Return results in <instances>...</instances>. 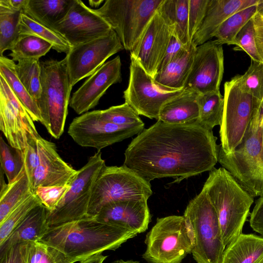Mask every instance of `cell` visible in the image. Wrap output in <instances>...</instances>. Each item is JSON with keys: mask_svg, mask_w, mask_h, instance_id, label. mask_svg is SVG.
Segmentation results:
<instances>
[{"mask_svg": "<svg viewBox=\"0 0 263 263\" xmlns=\"http://www.w3.org/2000/svg\"><path fill=\"white\" fill-rule=\"evenodd\" d=\"M196 47L191 43L190 47L183 49L174 60L159 70L153 78L155 84L160 89L168 91L183 89Z\"/></svg>", "mask_w": 263, "mask_h": 263, "instance_id": "603a6c76", "label": "cell"}, {"mask_svg": "<svg viewBox=\"0 0 263 263\" xmlns=\"http://www.w3.org/2000/svg\"><path fill=\"white\" fill-rule=\"evenodd\" d=\"M15 71L19 80L39 108L42 96L40 61L39 59L21 60L15 65Z\"/></svg>", "mask_w": 263, "mask_h": 263, "instance_id": "836d02e7", "label": "cell"}, {"mask_svg": "<svg viewBox=\"0 0 263 263\" xmlns=\"http://www.w3.org/2000/svg\"><path fill=\"white\" fill-rule=\"evenodd\" d=\"M21 35H33L49 43L52 49L58 52L68 53L73 47L61 34L22 12L19 23Z\"/></svg>", "mask_w": 263, "mask_h": 263, "instance_id": "4dcf8cb0", "label": "cell"}, {"mask_svg": "<svg viewBox=\"0 0 263 263\" xmlns=\"http://www.w3.org/2000/svg\"><path fill=\"white\" fill-rule=\"evenodd\" d=\"M189 0H163L158 11L174 35L183 45L190 46L189 34Z\"/></svg>", "mask_w": 263, "mask_h": 263, "instance_id": "83f0119b", "label": "cell"}, {"mask_svg": "<svg viewBox=\"0 0 263 263\" xmlns=\"http://www.w3.org/2000/svg\"><path fill=\"white\" fill-rule=\"evenodd\" d=\"M70 184L39 186L33 190V193L50 212L53 211L64 198L69 189Z\"/></svg>", "mask_w": 263, "mask_h": 263, "instance_id": "7bdbcfd3", "label": "cell"}, {"mask_svg": "<svg viewBox=\"0 0 263 263\" xmlns=\"http://www.w3.org/2000/svg\"><path fill=\"white\" fill-rule=\"evenodd\" d=\"M184 90V88L172 91L160 89L155 84L153 78L130 57L128 84L123 98L125 102L139 115L158 120L162 106Z\"/></svg>", "mask_w": 263, "mask_h": 263, "instance_id": "4fadbf2b", "label": "cell"}, {"mask_svg": "<svg viewBox=\"0 0 263 263\" xmlns=\"http://www.w3.org/2000/svg\"><path fill=\"white\" fill-rule=\"evenodd\" d=\"M54 247L41 241L26 244L25 263H74Z\"/></svg>", "mask_w": 263, "mask_h": 263, "instance_id": "8d00e7d4", "label": "cell"}, {"mask_svg": "<svg viewBox=\"0 0 263 263\" xmlns=\"http://www.w3.org/2000/svg\"><path fill=\"white\" fill-rule=\"evenodd\" d=\"M0 130L9 144L20 151L41 137L25 107L1 75Z\"/></svg>", "mask_w": 263, "mask_h": 263, "instance_id": "5bb4252c", "label": "cell"}, {"mask_svg": "<svg viewBox=\"0 0 263 263\" xmlns=\"http://www.w3.org/2000/svg\"><path fill=\"white\" fill-rule=\"evenodd\" d=\"M163 0H106L93 9L117 34L124 49L132 51Z\"/></svg>", "mask_w": 263, "mask_h": 263, "instance_id": "ba28073f", "label": "cell"}, {"mask_svg": "<svg viewBox=\"0 0 263 263\" xmlns=\"http://www.w3.org/2000/svg\"><path fill=\"white\" fill-rule=\"evenodd\" d=\"M27 242L15 245L0 253V263H25Z\"/></svg>", "mask_w": 263, "mask_h": 263, "instance_id": "bcb514c9", "label": "cell"}, {"mask_svg": "<svg viewBox=\"0 0 263 263\" xmlns=\"http://www.w3.org/2000/svg\"><path fill=\"white\" fill-rule=\"evenodd\" d=\"M258 8L263 12V0H262L261 2L258 5Z\"/></svg>", "mask_w": 263, "mask_h": 263, "instance_id": "11a10c76", "label": "cell"}, {"mask_svg": "<svg viewBox=\"0 0 263 263\" xmlns=\"http://www.w3.org/2000/svg\"><path fill=\"white\" fill-rule=\"evenodd\" d=\"M242 84L256 99L263 102V63L251 60L247 70L240 75Z\"/></svg>", "mask_w": 263, "mask_h": 263, "instance_id": "b9f144b4", "label": "cell"}, {"mask_svg": "<svg viewBox=\"0 0 263 263\" xmlns=\"http://www.w3.org/2000/svg\"><path fill=\"white\" fill-rule=\"evenodd\" d=\"M218 162L253 198L263 196V102L256 106L240 144L225 154L219 145Z\"/></svg>", "mask_w": 263, "mask_h": 263, "instance_id": "277c9868", "label": "cell"}, {"mask_svg": "<svg viewBox=\"0 0 263 263\" xmlns=\"http://www.w3.org/2000/svg\"><path fill=\"white\" fill-rule=\"evenodd\" d=\"M137 234L147 230L151 220L147 200H125L108 203L94 217Z\"/></svg>", "mask_w": 263, "mask_h": 263, "instance_id": "44dd1931", "label": "cell"}, {"mask_svg": "<svg viewBox=\"0 0 263 263\" xmlns=\"http://www.w3.org/2000/svg\"><path fill=\"white\" fill-rule=\"evenodd\" d=\"M144 124L119 126L104 120L100 110L86 112L73 119L68 130L74 141L82 147L103 148L139 134Z\"/></svg>", "mask_w": 263, "mask_h": 263, "instance_id": "7c38bea8", "label": "cell"}, {"mask_svg": "<svg viewBox=\"0 0 263 263\" xmlns=\"http://www.w3.org/2000/svg\"><path fill=\"white\" fill-rule=\"evenodd\" d=\"M40 66L42 96L39 109L42 124L52 137L58 139L64 130L72 86L65 58L42 61Z\"/></svg>", "mask_w": 263, "mask_h": 263, "instance_id": "5b68a950", "label": "cell"}, {"mask_svg": "<svg viewBox=\"0 0 263 263\" xmlns=\"http://www.w3.org/2000/svg\"><path fill=\"white\" fill-rule=\"evenodd\" d=\"M216 140L212 130L199 124L158 120L132 140L123 165L149 183L164 177L179 183L214 168L219 150Z\"/></svg>", "mask_w": 263, "mask_h": 263, "instance_id": "6da1fadb", "label": "cell"}, {"mask_svg": "<svg viewBox=\"0 0 263 263\" xmlns=\"http://www.w3.org/2000/svg\"><path fill=\"white\" fill-rule=\"evenodd\" d=\"M22 11L9 7L0 0V54L11 50L20 37L19 23Z\"/></svg>", "mask_w": 263, "mask_h": 263, "instance_id": "d6a6232c", "label": "cell"}, {"mask_svg": "<svg viewBox=\"0 0 263 263\" xmlns=\"http://www.w3.org/2000/svg\"><path fill=\"white\" fill-rule=\"evenodd\" d=\"M105 165L100 151L90 157L86 164L78 170L69 189L57 206L48 211L49 227L82 219L88 216V211L96 181Z\"/></svg>", "mask_w": 263, "mask_h": 263, "instance_id": "8fae6325", "label": "cell"}, {"mask_svg": "<svg viewBox=\"0 0 263 263\" xmlns=\"http://www.w3.org/2000/svg\"><path fill=\"white\" fill-rule=\"evenodd\" d=\"M22 156L25 171L31 181L39 163L37 141L29 143L28 146L22 151Z\"/></svg>", "mask_w": 263, "mask_h": 263, "instance_id": "f6af8a7d", "label": "cell"}, {"mask_svg": "<svg viewBox=\"0 0 263 263\" xmlns=\"http://www.w3.org/2000/svg\"><path fill=\"white\" fill-rule=\"evenodd\" d=\"M152 193L150 183L132 170L123 165H105L95 183L88 216L95 217L108 203L125 200H148Z\"/></svg>", "mask_w": 263, "mask_h": 263, "instance_id": "9c48e42d", "label": "cell"}, {"mask_svg": "<svg viewBox=\"0 0 263 263\" xmlns=\"http://www.w3.org/2000/svg\"><path fill=\"white\" fill-rule=\"evenodd\" d=\"M37 145L39 163L31 180L33 191L39 186L70 184L78 171L60 156L55 144L41 137L37 140Z\"/></svg>", "mask_w": 263, "mask_h": 263, "instance_id": "ffe728a7", "label": "cell"}, {"mask_svg": "<svg viewBox=\"0 0 263 263\" xmlns=\"http://www.w3.org/2000/svg\"><path fill=\"white\" fill-rule=\"evenodd\" d=\"M262 0H210L205 16L192 43L199 46L214 37L218 27L234 13L258 5Z\"/></svg>", "mask_w": 263, "mask_h": 263, "instance_id": "7402d4cb", "label": "cell"}, {"mask_svg": "<svg viewBox=\"0 0 263 263\" xmlns=\"http://www.w3.org/2000/svg\"><path fill=\"white\" fill-rule=\"evenodd\" d=\"M252 19L257 48L263 62V12L258 8V6L257 10Z\"/></svg>", "mask_w": 263, "mask_h": 263, "instance_id": "681fc988", "label": "cell"}, {"mask_svg": "<svg viewBox=\"0 0 263 263\" xmlns=\"http://www.w3.org/2000/svg\"><path fill=\"white\" fill-rule=\"evenodd\" d=\"M257 6L254 5L239 11L223 22L214 35L217 42L222 45H233L238 32L256 13Z\"/></svg>", "mask_w": 263, "mask_h": 263, "instance_id": "e575fe53", "label": "cell"}, {"mask_svg": "<svg viewBox=\"0 0 263 263\" xmlns=\"http://www.w3.org/2000/svg\"><path fill=\"white\" fill-rule=\"evenodd\" d=\"M144 242L142 257L148 263H181L194 247L190 227L184 217L178 215L157 218Z\"/></svg>", "mask_w": 263, "mask_h": 263, "instance_id": "52a82bcc", "label": "cell"}, {"mask_svg": "<svg viewBox=\"0 0 263 263\" xmlns=\"http://www.w3.org/2000/svg\"><path fill=\"white\" fill-rule=\"evenodd\" d=\"M47 214L42 204L34 208L0 245V253L18 243L40 241L49 227Z\"/></svg>", "mask_w": 263, "mask_h": 263, "instance_id": "cb8c5ba5", "label": "cell"}, {"mask_svg": "<svg viewBox=\"0 0 263 263\" xmlns=\"http://www.w3.org/2000/svg\"><path fill=\"white\" fill-rule=\"evenodd\" d=\"M107 257V256H104L102 253L97 254L79 262L80 263H103Z\"/></svg>", "mask_w": 263, "mask_h": 263, "instance_id": "816d5d0a", "label": "cell"}, {"mask_svg": "<svg viewBox=\"0 0 263 263\" xmlns=\"http://www.w3.org/2000/svg\"><path fill=\"white\" fill-rule=\"evenodd\" d=\"M14 61L6 57L0 56V75L6 81L12 91L25 107L34 122L43 121L39 108L17 76Z\"/></svg>", "mask_w": 263, "mask_h": 263, "instance_id": "f546056e", "label": "cell"}, {"mask_svg": "<svg viewBox=\"0 0 263 263\" xmlns=\"http://www.w3.org/2000/svg\"><path fill=\"white\" fill-rule=\"evenodd\" d=\"M233 45H235L234 50L245 51L251 60L263 63L257 48L252 18L238 32Z\"/></svg>", "mask_w": 263, "mask_h": 263, "instance_id": "60d3db41", "label": "cell"}, {"mask_svg": "<svg viewBox=\"0 0 263 263\" xmlns=\"http://www.w3.org/2000/svg\"><path fill=\"white\" fill-rule=\"evenodd\" d=\"M1 169L0 223L19 204L34 194L30 179L25 167L15 180L6 183Z\"/></svg>", "mask_w": 263, "mask_h": 263, "instance_id": "4316f807", "label": "cell"}, {"mask_svg": "<svg viewBox=\"0 0 263 263\" xmlns=\"http://www.w3.org/2000/svg\"><path fill=\"white\" fill-rule=\"evenodd\" d=\"M223 72L222 45L210 40L196 47L184 88L198 94L220 91Z\"/></svg>", "mask_w": 263, "mask_h": 263, "instance_id": "2e32d148", "label": "cell"}, {"mask_svg": "<svg viewBox=\"0 0 263 263\" xmlns=\"http://www.w3.org/2000/svg\"><path fill=\"white\" fill-rule=\"evenodd\" d=\"M198 95L184 88L180 95L162 106L158 120L170 124H198Z\"/></svg>", "mask_w": 263, "mask_h": 263, "instance_id": "d4e9b609", "label": "cell"}, {"mask_svg": "<svg viewBox=\"0 0 263 263\" xmlns=\"http://www.w3.org/2000/svg\"><path fill=\"white\" fill-rule=\"evenodd\" d=\"M198 124L203 127L212 130L217 125L220 126L224 108V97L220 91L205 94H198Z\"/></svg>", "mask_w": 263, "mask_h": 263, "instance_id": "1f68e13d", "label": "cell"}, {"mask_svg": "<svg viewBox=\"0 0 263 263\" xmlns=\"http://www.w3.org/2000/svg\"><path fill=\"white\" fill-rule=\"evenodd\" d=\"M52 45L40 37L33 35H21L10 50L9 56L13 61L25 59H39L45 55Z\"/></svg>", "mask_w": 263, "mask_h": 263, "instance_id": "d590c367", "label": "cell"}, {"mask_svg": "<svg viewBox=\"0 0 263 263\" xmlns=\"http://www.w3.org/2000/svg\"><path fill=\"white\" fill-rule=\"evenodd\" d=\"M249 223L253 231L263 236V196L256 200L250 214Z\"/></svg>", "mask_w": 263, "mask_h": 263, "instance_id": "7dc6e473", "label": "cell"}, {"mask_svg": "<svg viewBox=\"0 0 263 263\" xmlns=\"http://www.w3.org/2000/svg\"><path fill=\"white\" fill-rule=\"evenodd\" d=\"M210 0H189V34L192 40L205 16Z\"/></svg>", "mask_w": 263, "mask_h": 263, "instance_id": "ee69618b", "label": "cell"}, {"mask_svg": "<svg viewBox=\"0 0 263 263\" xmlns=\"http://www.w3.org/2000/svg\"><path fill=\"white\" fill-rule=\"evenodd\" d=\"M111 263H140V262L138 261H136V260H124L123 259H121L116 260L112 262Z\"/></svg>", "mask_w": 263, "mask_h": 263, "instance_id": "db71d44e", "label": "cell"}, {"mask_svg": "<svg viewBox=\"0 0 263 263\" xmlns=\"http://www.w3.org/2000/svg\"><path fill=\"white\" fill-rule=\"evenodd\" d=\"M0 161L1 169L7 178L8 183L11 184L24 168L22 151L8 145L2 136L0 138Z\"/></svg>", "mask_w": 263, "mask_h": 263, "instance_id": "f35d334b", "label": "cell"}, {"mask_svg": "<svg viewBox=\"0 0 263 263\" xmlns=\"http://www.w3.org/2000/svg\"><path fill=\"white\" fill-rule=\"evenodd\" d=\"M73 0H28L22 11L36 21L53 29L69 10Z\"/></svg>", "mask_w": 263, "mask_h": 263, "instance_id": "f1b7e54d", "label": "cell"}, {"mask_svg": "<svg viewBox=\"0 0 263 263\" xmlns=\"http://www.w3.org/2000/svg\"><path fill=\"white\" fill-rule=\"evenodd\" d=\"M123 49L113 30L103 36L73 47L65 57L71 86L91 76L109 58Z\"/></svg>", "mask_w": 263, "mask_h": 263, "instance_id": "9a60e30c", "label": "cell"}, {"mask_svg": "<svg viewBox=\"0 0 263 263\" xmlns=\"http://www.w3.org/2000/svg\"><path fill=\"white\" fill-rule=\"evenodd\" d=\"M263 258V236L241 233L226 247L220 263H259Z\"/></svg>", "mask_w": 263, "mask_h": 263, "instance_id": "484cf974", "label": "cell"}, {"mask_svg": "<svg viewBox=\"0 0 263 263\" xmlns=\"http://www.w3.org/2000/svg\"><path fill=\"white\" fill-rule=\"evenodd\" d=\"M122 81L119 55L105 62L73 93L69 106L81 115L95 107L108 88Z\"/></svg>", "mask_w": 263, "mask_h": 263, "instance_id": "d6986e66", "label": "cell"}, {"mask_svg": "<svg viewBox=\"0 0 263 263\" xmlns=\"http://www.w3.org/2000/svg\"><path fill=\"white\" fill-rule=\"evenodd\" d=\"M183 216L193 236L194 259L197 263H220L226 247L217 213L203 190L189 202Z\"/></svg>", "mask_w": 263, "mask_h": 263, "instance_id": "8992f818", "label": "cell"}, {"mask_svg": "<svg viewBox=\"0 0 263 263\" xmlns=\"http://www.w3.org/2000/svg\"><path fill=\"white\" fill-rule=\"evenodd\" d=\"M72 46L103 36L112 30L93 9L82 1L73 0L65 16L53 27Z\"/></svg>", "mask_w": 263, "mask_h": 263, "instance_id": "e0dca14e", "label": "cell"}, {"mask_svg": "<svg viewBox=\"0 0 263 263\" xmlns=\"http://www.w3.org/2000/svg\"><path fill=\"white\" fill-rule=\"evenodd\" d=\"M224 108L219 136L220 147L226 154L241 142L260 101L243 87L237 74L224 84Z\"/></svg>", "mask_w": 263, "mask_h": 263, "instance_id": "30bf717a", "label": "cell"}, {"mask_svg": "<svg viewBox=\"0 0 263 263\" xmlns=\"http://www.w3.org/2000/svg\"><path fill=\"white\" fill-rule=\"evenodd\" d=\"M172 35L171 28L157 10L130 51V57L153 78L158 72Z\"/></svg>", "mask_w": 263, "mask_h": 263, "instance_id": "ac0fdd59", "label": "cell"}, {"mask_svg": "<svg viewBox=\"0 0 263 263\" xmlns=\"http://www.w3.org/2000/svg\"><path fill=\"white\" fill-rule=\"evenodd\" d=\"M100 114L104 120L119 126H129L144 124L139 115L125 102L104 110H100Z\"/></svg>", "mask_w": 263, "mask_h": 263, "instance_id": "ab89813d", "label": "cell"}, {"mask_svg": "<svg viewBox=\"0 0 263 263\" xmlns=\"http://www.w3.org/2000/svg\"><path fill=\"white\" fill-rule=\"evenodd\" d=\"M41 204L39 198L33 194L15 207L0 223V245L5 242L28 214Z\"/></svg>", "mask_w": 263, "mask_h": 263, "instance_id": "74e56055", "label": "cell"}, {"mask_svg": "<svg viewBox=\"0 0 263 263\" xmlns=\"http://www.w3.org/2000/svg\"><path fill=\"white\" fill-rule=\"evenodd\" d=\"M259 263H263V258L262 259V260L260 261V262Z\"/></svg>", "mask_w": 263, "mask_h": 263, "instance_id": "9f6ffc18", "label": "cell"}, {"mask_svg": "<svg viewBox=\"0 0 263 263\" xmlns=\"http://www.w3.org/2000/svg\"><path fill=\"white\" fill-rule=\"evenodd\" d=\"M11 9L16 11H23L26 8L28 0H3Z\"/></svg>", "mask_w": 263, "mask_h": 263, "instance_id": "f907efd6", "label": "cell"}, {"mask_svg": "<svg viewBox=\"0 0 263 263\" xmlns=\"http://www.w3.org/2000/svg\"><path fill=\"white\" fill-rule=\"evenodd\" d=\"M190 46H184L172 35L158 71L174 60L183 49Z\"/></svg>", "mask_w": 263, "mask_h": 263, "instance_id": "c3c4849f", "label": "cell"}, {"mask_svg": "<svg viewBox=\"0 0 263 263\" xmlns=\"http://www.w3.org/2000/svg\"><path fill=\"white\" fill-rule=\"evenodd\" d=\"M213 206L226 247L242 233L254 198L224 168H214L202 189Z\"/></svg>", "mask_w": 263, "mask_h": 263, "instance_id": "3957f363", "label": "cell"}, {"mask_svg": "<svg viewBox=\"0 0 263 263\" xmlns=\"http://www.w3.org/2000/svg\"><path fill=\"white\" fill-rule=\"evenodd\" d=\"M138 234L94 217L49 227L40 240L75 262L107 250L115 251Z\"/></svg>", "mask_w": 263, "mask_h": 263, "instance_id": "7a4b0ae2", "label": "cell"}, {"mask_svg": "<svg viewBox=\"0 0 263 263\" xmlns=\"http://www.w3.org/2000/svg\"><path fill=\"white\" fill-rule=\"evenodd\" d=\"M104 2L105 1L103 0H90L88 1V3L89 5L92 7H98Z\"/></svg>", "mask_w": 263, "mask_h": 263, "instance_id": "f5cc1de1", "label": "cell"}]
</instances>
